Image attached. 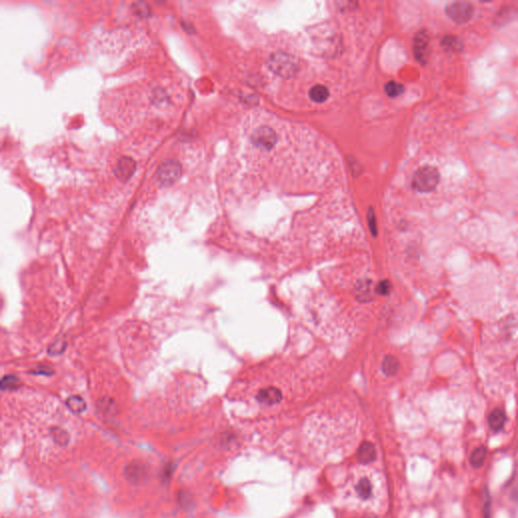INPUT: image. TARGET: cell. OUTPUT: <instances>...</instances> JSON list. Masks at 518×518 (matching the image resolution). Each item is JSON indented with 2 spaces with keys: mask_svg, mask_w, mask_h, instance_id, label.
<instances>
[{
  "mask_svg": "<svg viewBox=\"0 0 518 518\" xmlns=\"http://www.w3.org/2000/svg\"><path fill=\"white\" fill-rule=\"evenodd\" d=\"M134 10L136 14L141 17H147L150 14V7L144 2H137L134 4Z\"/></svg>",
  "mask_w": 518,
  "mask_h": 518,
  "instance_id": "cb8c5ba5",
  "label": "cell"
},
{
  "mask_svg": "<svg viewBox=\"0 0 518 518\" xmlns=\"http://www.w3.org/2000/svg\"><path fill=\"white\" fill-rule=\"evenodd\" d=\"M400 368L399 359L393 356H387L382 363V369L388 377H393L398 372Z\"/></svg>",
  "mask_w": 518,
  "mask_h": 518,
  "instance_id": "5bb4252c",
  "label": "cell"
},
{
  "mask_svg": "<svg viewBox=\"0 0 518 518\" xmlns=\"http://www.w3.org/2000/svg\"><path fill=\"white\" fill-rule=\"evenodd\" d=\"M441 45L445 51L450 53H458L463 50V42L453 35H445L441 40Z\"/></svg>",
  "mask_w": 518,
  "mask_h": 518,
  "instance_id": "4fadbf2b",
  "label": "cell"
},
{
  "mask_svg": "<svg viewBox=\"0 0 518 518\" xmlns=\"http://www.w3.org/2000/svg\"><path fill=\"white\" fill-rule=\"evenodd\" d=\"M363 518H379V517H378V516H376V515H374V514H366V515H364V516H363Z\"/></svg>",
  "mask_w": 518,
  "mask_h": 518,
  "instance_id": "83f0119b",
  "label": "cell"
},
{
  "mask_svg": "<svg viewBox=\"0 0 518 518\" xmlns=\"http://www.w3.org/2000/svg\"><path fill=\"white\" fill-rule=\"evenodd\" d=\"M125 476L132 483H140L148 476V468L142 462L130 463L125 469Z\"/></svg>",
  "mask_w": 518,
  "mask_h": 518,
  "instance_id": "ba28073f",
  "label": "cell"
},
{
  "mask_svg": "<svg viewBox=\"0 0 518 518\" xmlns=\"http://www.w3.org/2000/svg\"><path fill=\"white\" fill-rule=\"evenodd\" d=\"M50 370H51V367H48V366H40L37 368L36 371H34V374L36 375H46V376H49L51 375L50 374Z\"/></svg>",
  "mask_w": 518,
  "mask_h": 518,
  "instance_id": "4316f807",
  "label": "cell"
},
{
  "mask_svg": "<svg viewBox=\"0 0 518 518\" xmlns=\"http://www.w3.org/2000/svg\"><path fill=\"white\" fill-rule=\"evenodd\" d=\"M447 16L458 24H465L469 22L475 12L474 6L469 2H451L445 7Z\"/></svg>",
  "mask_w": 518,
  "mask_h": 518,
  "instance_id": "277c9868",
  "label": "cell"
},
{
  "mask_svg": "<svg viewBox=\"0 0 518 518\" xmlns=\"http://www.w3.org/2000/svg\"><path fill=\"white\" fill-rule=\"evenodd\" d=\"M515 13H516V9L514 7H511V6L502 7L500 9V11L498 12V14L496 15L495 23L500 26H502L503 24L509 23L514 17Z\"/></svg>",
  "mask_w": 518,
  "mask_h": 518,
  "instance_id": "e0dca14e",
  "label": "cell"
},
{
  "mask_svg": "<svg viewBox=\"0 0 518 518\" xmlns=\"http://www.w3.org/2000/svg\"><path fill=\"white\" fill-rule=\"evenodd\" d=\"M439 171L433 166H424L417 170L413 177V188L420 193H429L436 190L439 182Z\"/></svg>",
  "mask_w": 518,
  "mask_h": 518,
  "instance_id": "7a4b0ae2",
  "label": "cell"
},
{
  "mask_svg": "<svg viewBox=\"0 0 518 518\" xmlns=\"http://www.w3.org/2000/svg\"><path fill=\"white\" fill-rule=\"evenodd\" d=\"M66 349V342L59 340L54 342L49 348H48V354L52 357H58L64 353Z\"/></svg>",
  "mask_w": 518,
  "mask_h": 518,
  "instance_id": "603a6c76",
  "label": "cell"
},
{
  "mask_svg": "<svg viewBox=\"0 0 518 518\" xmlns=\"http://www.w3.org/2000/svg\"><path fill=\"white\" fill-rule=\"evenodd\" d=\"M182 175V166L175 159L163 161L157 170L156 176L162 187L168 188L176 183Z\"/></svg>",
  "mask_w": 518,
  "mask_h": 518,
  "instance_id": "3957f363",
  "label": "cell"
},
{
  "mask_svg": "<svg viewBox=\"0 0 518 518\" xmlns=\"http://www.w3.org/2000/svg\"><path fill=\"white\" fill-rule=\"evenodd\" d=\"M52 437H53L54 440L60 445H66L69 441L68 433L65 430H63L62 428H58V427L53 428L52 429Z\"/></svg>",
  "mask_w": 518,
  "mask_h": 518,
  "instance_id": "44dd1931",
  "label": "cell"
},
{
  "mask_svg": "<svg viewBox=\"0 0 518 518\" xmlns=\"http://www.w3.org/2000/svg\"><path fill=\"white\" fill-rule=\"evenodd\" d=\"M487 458V449L485 446H479L473 450L470 457V465L474 469H480L484 466Z\"/></svg>",
  "mask_w": 518,
  "mask_h": 518,
  "instance_id": "9a60e30c",
  "label": "cell"
},
{
  "mask_svg": "<svg viewBox=\"0 0 518 518\" xmlns=\"http://www.w3.org/2000/svg\"><path fill=\"white\" fill-rule=\"evenodd\" d=\"M413 51L416 60L421 64H426L429 56V37L425 31L416 34L413 43Z\"/></svg>",
  "mask_w": 518,
  "mask_h": 518,
  "instance_id": "5b68a950",
  "label": "cell"
},
{
  "mask_svg": "<svg viewBox=\"0 0 518 518\" xmlns=\"http://www.w3.org/2000/svg\"><path fill=\"white\" fill-rule=\"evenodd\" d=\"M391 291H392V283L388 279L381 281L378 284V286H376V292L381 296H386V295L390 294Z\"/></svg>",
  "mask_w": 518,
  "mask_h": 518,
  "instance_id": "d4e9b609",
  "label": "cell"
},
{
  "mask_svg": "<svg viewBox=\"0 0 518 518\" xmlns=\"http://www.w3.org/2000/svg\"><path fill=\"white\" fill-rule=\"evenodd\" d=\"M268 66L277 75L283 78H289L298 71L297 59L294 56L282 52L271 56Z\"/></svg>",
  "mask_w": 518,
  "mask_h": 518,
  "instance_id": "6da1fadb",
  "label": "cell"
},
{
  "mask_svg": "<svg viewBox=\"0 0 518 518\" xmlns=\"http://www.w3.org/2000/svg\"><path fill=\"white\" fill-rule=\"evenodd\" d=\"M372 283L369 279L360 280L356 286V295L360 302H368L372 299Z\"/></svg>",
  "mask_w": 518,
  "mask_h": 518,
  "instance_id": "8fae6325",
  "label": "cell"
},
{
  "mask_svg": "<svg viewBox=\"0 0 518 518\" xmlns=\"http://www.w3.org/2000/svg\"><path fill=\"white\" fill-rule=\"evenodd\" d=\"M357 492L360 498L362 499H368L371 495L372 492V486L370 482L367 479L363 478L359 480L358 485H357Z\"/></svg>",
  "mask_w": 518,
  "mask_h": 518,
  "instance_id": "d6986e66",
  "label": "cell"
},
{
  "mask_svg": "<svg viewBox=\"0 0 518 518\" xmlns=\"http://www.w3.org/2000/svg\"><path fill=\"white\" fill-rule=\"evenodd\" d=\"M488 422H489V425L492 430H494V431L502 430L505 423H506L505 412L501 409H495L489 415Z\"/></svg>",
  "mask_w": 518,
  "mask_h": 518,
  "instance_id": "7c38bea8",
  "label": "cell"
},
{
  "mask_svg": "<svg viewBox=\"0 0 518 518\" xmlns=\"http://www.w3.org/2000/svg\"><path fill=\"white\" fill-rule=\"evenodd\" d=\"M310 97L314 102L322 103L329 97V91L324 85H316L310 90Z\"/></svg>",
  "mask_w": 518,
  "mask_h": 518,
  "instance_id": "2e32d148",
  "label": "cell"
},
{
  "mask_svg": "<svg viewBox=\"0 0 518 518\" xmlns=\"http://www.w3.org/2000/svg\"><path fill=\"white\" fill-rule=\"evenodd\" d=\"M385 91L390 97H397L404 91V86L396 81H390L385 86Z\"/></svg>",
  "mask_w": 518,
  "mask_h": 518,
  "instance_id": "ffe728a7",
  "label": "cell"
},
{
  "mask_svg": "<svg viewBox=\"0 0 518 518\" xmlns=\"http://www.w3.org/2000/svg\"><path fill=\"white\" fill-rule=\"evenodd\" d=\"M66 405L73 413H82L86 408V403L79 396H72L66 401Z\"/></svg>",
  "mask_w": 518,
  "mask_h": 518,
  "instance_id": "ac0fdd59",
  "label": "cell"
},
{
  "mask_svg": "<svg viewBox=\"0 0 518 518\" xmlns=\"http://www.w3.org/2000/svg\"><path fill=\"white\" fill-rule=\"evenodd\" d=\"M19 385V380L15 376H5L1 381L2 390L16 389Z\"/></svg>",
  "mask_w": 518,
  "mask_h": 518,
  "instance_id": "7402d4cb",
  "label": "cell"
},
{
  "mask_svg": "<svg viewBox=\"0 0 518 518\" xmlns=\"http://www.w3.org/2000/svg\"><path fill=\"white\" fill-rule=\"evenodd\" d=\"M136 161L128 157V156H122L119 159L116 168H115V175L117 178L121 182H127L131 179V177L134 175L136 171Z\"/></svg>",
  "mask_w": 518,
  "mask_h": 518,
  "instance_id": "52a82bcc",
  "label": "cell"
},
{
  "mask_svg": "<svg viewBox=\"0 0 518 518\" xmlns=\"http://www.w3.org/2000/svg\"><path fill=\"white\" fill-rule=\"evenodd\" d=\"M257 400L261 404H264V405H268V406L275 405V404H278L281 400V393L279 389H277L275 387H270V388L261 390L258 393Z\"/></svg>",
  "mask_w": 518,
  "mask_h": 518,
  "instance_id": "30bf717a",
  "label": "cell"
},
{
  "mask_svg": "<svg viewBox=\"0 0 518 518\" xmlns=\"http://www.w3.org/2000/svg\"><path fill=\"white\" fill-rule=\"evenodd\" d=\"M252 142L258 148L272 149V147L277 142V136L271 128L263 127L254 132L252 136Z\"/></svg>",
  "mask_w": 518,
  "mask_h": 518,
  "instance_id": "8992f818",
  "label": "cell"
},
{
  "mask_svg": "<svg viewBox=\"0 0 518 518\" xmlns=\"http://www.w3.org/2000/svg\"><path fill=\"white\" fill-rule=\"evenodd\" d=\"M377 457V451L372 443L364 441L360 444L357 452V458L360 464L366 465L375 461Z\"/></svg>",
  "mask_w": 518,
  "mask_h": 518,
  "instance_id": "9c48e42d",
  "label": "cell"
},
{
  "mask_svg": "<svg viewBox=\"0 0 518 518\" xmlns=\"http://www.w3.org/2000/svg\"><path fill=\"white\" fill-rule=\"evenodd\" d=\"M367 220H368V226L370 228V231L372 233L374 236H376L378 234V231H377V222H376V217H375V214H374V211L372 209L369 210L368 214H367Z\"/></svg>",
  "mask_w": 518,
  "mask_h": 518,
  "instance_id": "484cf974",
  "label": "cell"
}]
</instances>
